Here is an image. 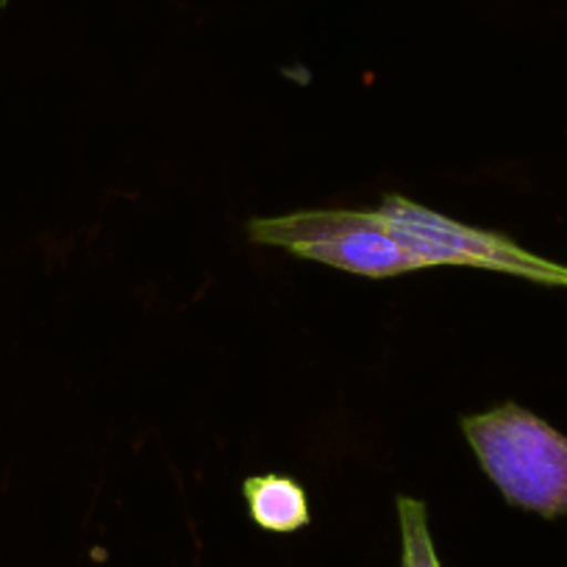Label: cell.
<instances>
[{"instance_id": "2", "label": "cell", "mask_w": 567, "mask_h": 567, "mask_svg": "<svg viewBox=\"0 0 567 567\" xmlns=\"http://www.w3.org/2000/svg\"><path fill=\"white\" fill-rule=\"evenodd\" d=\"M248 237L256 245L368 278H392L425 270L423 261L370 209H309L281 217H254Z\"/></svg>"}, {"instance_id": "5", "label": "cell", "mask_w": 567, "mask_h": 567, "mask_svg": "<svg viewBox=\"0 0 567 567\" xmlns=\"http://www.w3.org/2000/svg\"><path fill=\"white\" fill-rule=\"evenodd\" d=\"M398 526H401V567H443L434 548L429 509L420 498L398 495Z\"/></svg>"}, {"instance_id": "6", "label": "cell", "mask_w": 567, "mask_h": 567, "mask_svg": "<svg viewBox=\"0 0 567 567\" xmlns=\"http://www.w3.org/2000/svg\"><path fill=\"white\" fill-rule=\"evenodd\" d=\"M3 7H7V0H0V9H3Z\"/></svg>"}, {"instance_id": "3", "label": "cell", "mask_w": 567, "mask_h": 567, "mask_svg": "<svg viewBox=\"0 0 567 567\" xmlns=\"http://www.w3.org/2000/svg\"><path fill=\"white\" fill-rule=\"evenodd\" d=\"M375 212L392 237L401 239L425 267H478L550 287H567V267L520 248L504 234L456 223L403 195H386Z\"/></svg>"}, {"instance_id": "1", "label": "cell", "mask_w": 567, "mask_h": 567, "mask_svg": "<svg viewBox=\"0 0 567 567\" xmlns=\"http://www.w3.org/2000/svg\"><path fill=\"white\" fill-rule=\"evenodd\" d=\"M460 429L498 493L517 509L567 515V437L520 403L460 417Z\"/></svg>"}, {"instance_id": "4", "label": "cell", "mask_w": 567, "mask_h": 567, "mask_svg": "<svg viewBox=\"0 0 567 567\" xmlns=\"http://www.w3.org/2000/svg\"><path fill=\"white\" fill-rule=\"evenodd\" d=\"M248 515L261 532L296 534L312 523L309 495L303 484L284 473H261L243 482Z\"/></svg>"}]
</instances>
